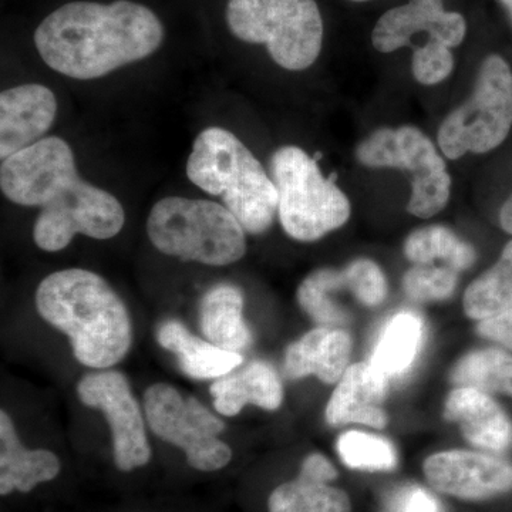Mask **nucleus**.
Masks as SVG:
<instances>
[{"mask_svg":"<svg viewBox=\"0 0 512 512\" xmlns=\"http://www.w3.org/2000/svg\"><path fill=\"white\" fill-rule=\"evenodd\" d=\"M477 333L481 338L493 340L503 348L512 350V308L478 322Z\"/></svg>","mask_w":512,"mask_h":512,"instance_id":"obj_32","label":"nucleus"},{"mask_svg":"<svg viewBox=\"0 0 512 512\" xmlns=\"http://www.w3.org/2000/svg\"><path fill=\"white\" fill-rule=\"evenodd\" d=\"M458 274L446 265H414L403 276V291L414 302L446 301L456 292Z\"/></svg>","mask_w":512,"mask_h":512,"instance_id":"obj_29","label":"nucleus"},{"mask_svg":"<svg viewBox=\"0 0 512 512\" xmlns=\"http://www.w3.org/2000/svg\"><path fill=\"white\" fill-rule=\"evenodd\" d=\"M352 338L346 330L320 326L286 350L285 373L291 379L316 376L323 383H338L349 367Z\"/></svg>","mask_w":512,"mask_h":512,"instance_id":"obj_18","label":"nucleus"},{"mask_svg":"<svg viewBox=\"0 0 512 512\" xmlns=\"http://www.w3.org/2000/svg\"><path fill=\"white\" fill-rule=\"evenodd\" d=\"M340 292L352 293L366 308H377L386 301L389 285L375 261L360 258L343 268H322L306 276L299 285L298 302L320 326L345 325L350 313L336 301Z\"/></svg>","mask_w":512,"mask_h":512,"instance_id":"obj_12","label":"nucleus"},{"mask_svg":"<svg viewBox=\"0 0 512 512\" xmlns=\"http://www.w3.org/2000/svg\"><path fill=\"white\" fill-rule=\"evenodd\" d=\"M299 477L303 480L313 481V483L329 484L330 481L336 480L338 477V470L328 458L322 454L313 453L303 460Z\"/></svg>","mask_w":512,"mask_h":512,"instance_id":"obj_33","label":"nucleus"},{"mask_svg":"<svg viewBox=\"0 0 512 512\" xmlns=\"http://www.w3.org/2000/svg\"><path fill=\"white\" fill-rule=\"evenodd\" d=\"M164 28L153 10L131 0L70 2L60 6L35 32L43 62L77 80L106 76L147 59L161 46Z\"/></svg>","mask_w":512,"mask_h":512,"instance_id":"obj_2","label":"nucleus"},{"mask_svg":"<svg viewBox=\"0 0 512 512\" xmlns=\"http://www.w3.org/2000/svg\"><path fill=\"white\" fill-rule=\"evenodd\" d=\"M420 35L456 49L467 36L466 18L448 12L444 0H409L380 16L373 28L372 45L377 52L393 53L410 47L414 37Z\"/></svg>","mask_w":512,"mask_h":512,"instance_id":"obj_14","label":"nucleus"},{"mask_svg":"<svg viewBox=\"0 0 512 512\" xmlns=\"http://www.w3.org/2000/svg\"><path fill=\"white\" fill-rule=\"evenodd\" d=\"M463 305L468 318L478 322L512 308V241L498 261L468 286Z\"/></svg>","mask_w":512,"mask_h":512,"instance_id":"obj_25","label":"nucleus"},{"mask_svg":"<svg viewBox=\"0 0 512 512\" xmlns=\"http://www.w3.org/2000/svg\"><path fill=\"white\" fill-rule=\"evenodd\" d=\"M389 382L369 362L349 366L330 396L326 421L333 427L356 423L384 429L389 421L383 409Z\"/></svg>","mask_w":512,"mask_h":512,"instance_id":"obj_16","label":"nucleus"},{"mask_svg":"<svg viewBox=\"0 0 512 512\" xmlns=\"http://www.w3.org/2000/svg\"><path fill=\"white\" fill-rule=\"evenodd\" d=\"M210 393L217 412L227 417L237 416L247 404L274 412L284 400V389L278 373L261 360L249 363L238 375L222 376L215 380Z\"/></svg>","mask_w":512,"mask_h":512,"instance_id":"obj_20","label":"nucleus"},{"mask_svg":"<svg viewBox=\"0 0 512 512\" xmlns=\"http://www.w3.org/2000/svg\"><path fill=\"white\" fill-rule=\"evenodd\" d=\"M60 461L47 450H28L19 440L9 414L0 412V494L30 493L36 485L55 480Z\"/></svg>","mask_w":512,"mask_h":512,"instance_id":"obj_19","label":"nucleus"},{"mask_svg":"<svg viewBox=\"0 0 512 512\" xmlns=\"http://www.w3.org/2000/svg\"><path fill=\"white\" fill-rule=\"evenodd\" d=\"M384 512H443L430 491L420 485H403L387 497Z\"/></svg>","mask_w":512,"mask_h":512,"instance_id":"obj_31","label":"nucleus"},{"mask_svg":"<svg viewBox=\"0 0 512 512\" xmlns=\"http://www.w3.org/2000/svg\"><path fill=\"white\" fill-rule=\"evenodd\" d=\"M356 158L372 170L407 171L412 175V194L407 212L431 218L447 207L451 175L446 161L423 131L413 126L383 127L373 131L356 147Z\"/></svg>","mask_w":512,"mask_h":512,"instance_id":"obj_9","label":"nucleus"},{"mask_svg":"<svg viewBox=\"0 0 512 512\" xmlns=\"http://www.w3.org/2000/svg\"><path fill=\"white\" fill-rule=\"evenodd\" d=\"M404 256L414 265L450 266L461 272L476 262V249L444 225H430L413 231L404 241Z\"/></svg>","mask_w":512,"mask_h":512,"instance_id":"obj_24","label":"nucleus"},{"mask_svg":"<svg viewBox=\"0 0 512 512\" xmlns=\"http://www.w3.org/2000/svg\"><path fill=\"white\" fill-rule=\"evenodd\" d=\"M424 339V323L413 312H400L384 325L369 363L387 379L409 372L419 356Z\"/></svg>","mask_w":512,"mask_h":512,"instance_id":"obj_23","label":"nucleus"},{"mask_svg":"<svg viewBox=\"0 0 512 512\" xmlns=\"http://www.w3.org/2000/svg\"><path fill=\"white\" fill-rule=\"evenodd\" d=\"M80 402L106 414L113 433L114 461L120 471H133L150 461L143 414L130 384L116 370L90 373L77 384Z\"/></svg>","mask_w":512,"mask_h":512,"instance_id":"obj_11","label":"nucleus"},{"mask_svg":"<svg viewBox=\"0 0 512 512\" xmlns=\"http://www.w3.org/2000/svg\"><path fill=\"white\" fill-rule=\"evenodd\" d=\"M147 234L163 254L198 264L231 265L247 252L241 222L214 201L163 198L151 208Z\"/></svg>","mask_w":512,"mask_h":512,"instance_id":"obj_5","label":"nucleus"},{"mask_svg":"<svg viewBox=\"0 0 512 512\" xmlns=\"http://www.w3.org/2000/svg\"><path fill=\"white\" fill-rule=\"evenodd\" d=\"M244 295L235 285L218 284L202 296L200 328L208 342L218 348L241 352L252 343L251 330L244 322Z\"/></svg>","mask_w":512,"mask_h":512,"instance_id":"obj_22","label":"nucleus"},{"mask_svg":"<svg viewBox=\"0 0 512 512\" xmlns=\"http://www.w3.org/2000/svg\"><path fill=\"white\" fill-rule=\"evenodd\" d=\"M227 23L237 39L264 45L289 72L309 69L322 52L325 29L316 0H228Z\"/></svg>","mask_w":512,"mask_h":512,"instance_id":"obj_7","label":"nucleus"},{"mask_svg":"<svg viewBox=\"0 0 512 512\" xmlns=\"http://www.w3.org/2000/svg\"><path fill=\"white\" fill-rule=\"evenodd\" d=\"M511 128V66L504 57L490 55L478 69L470 97L441 121L437 141L444 157L458 160L500 147Z\"/></svg>","mask_w":512,"mask_h":512,"instance_id":"obj_8","label":"nucleus"},{"mask_svg":"<svg viewBox=\"0 0 512 512\" xmlns=\"http://www.w3.org/2000/svg\"><path fill=\"white\" fill-rule=\"evenodd\" d=\"M0 188L9 201L40 208L33 228L37 247L62 251L74 235L116 237L126 222L121 202L82 180L72 147L59 137H45L2 160Z\"/></svg>","mask_w":512,"mask_h":512,"instance_id":"obj_1","label":"nucleus"},{"mask_svg":"<svg viewBox=\"0 0 512 512\" xmlns=\"http://www.w3.org/2000/svg\"><path fill=\"white\" fill-rule=\"evenodd\" d=\"M187 175L202 191L221 197L248 234H264L274 224L279 204L274 180L231 131L210 127L198 134Z\"/></svg>","mask_w":512,"mask_h":512,"instance_id":"obj_4","label":"nucleus"},{"mask_svg":"<svg viewBox=\"0 0 512 512\" xmlns=\"http://www.w3.org/2000/svg\"><path fill=\"white\" fill-rule=\"evenodd\" d=\"M349 2H353V3H365V2H370V0H349Z\"/></svg>","mask_w":512,"mask_h":512,"instance_id":"obj_36","label":"nucleus"},{"mask_svg":"<svg viewBox=\"0 0 512 512\" xmlns=\"http://www.w3.org/2000/svg\"><path fill=\"white\" fill-rule=\"evenodd\" d=\"M423 473L434 490L460 500H487L512 490V464L477 451L448 450L427 457Z\"/></svg>","mask_w":512,"mask_h":512,"instance_id":"obj_13","label":"nucleus"},{"mask_svg":"<svg viewBox=\"0 0 512 512\" xmlns=\"http://www.w3.org/2000/svg\"><path fill=\"white\" fill-rule=\"evenodd\" d=\"M336 450L340 460L353 470L390 471L397 464L396 450L389 440L363 431L343 433Z\"/></svg>","mask_w":512,"mask_h":512,"instance_id":"obj_28","label":"nucleus"},{"mask_svg":"<svg viewBox=\"0 0 512 512\" xmlns=\"http://www.w3.org/2000/svg\"><path fill=\"white\" fill-rule=\"evenodd\" d=\"M501 5L507 10L508 16H510L512 22V0H500Z\"/></svg>","mask_w":512,"mask_h":512,"instance_id":"obj_35","label":"nucleus"},{"mask_svg":"<svg viewBox=\"0 0 512 512\" xmlns=\"http://www.w3.org/2000/svg\"><path fill=\"white\" fill-rule=\"evenodd\" d=\"M55 93L42 84H22L0 94V158L45 138L55 123Z\"/></svg>","mask_w":512,"mask_h":512,"instance_id":"obj_15","label":"nucleus"},{"mask_svg":"<svg viewBox=\"0 0 512 512\" xmlns=\"http://www.w3.org/2000/svg\"><path fill=\"white\" fill-rule=\"evenodd\" d=\"M39 315L70 339L84 366L109 369L126 357L133 332L126 305L109 282L87 269L46 276L36 291Z\"/></svg>","mask_w":512,"mask_h":512,"instance_id":"obj_3","label":"nucleus"},{"mask_svg":"<svg viewBox=\"0 0 512 512\" xmlns=\"http://www.w3.org/2000/svg\"><path fill=\"white\" fill-rule=\"evenodd\" d=\"M454 70L453 49L431 43L414 50L412 73L414 80L423 86H434L447 80Z\"/></svg>","mask_w":512,"mask_h":512,"instance_id":"obj_30","label":"nucleus"},{"mask_svg":"<svg viewBox=\"0 0 512 512\" xmlns=\"http://www.w3.org/2000/svg\"><path fill=\"white\" fill-rule=\"evenodd\" d=\"M144 413L153 433L180 447L195 470L210 473L231 461V448L218 437L225 429L224 421L194 397L185 399L170 384H153L144 394Z\"/></svg>","mask_w":512,"mask_h":512,"instance_id":"obj_10","label":"nucleus"},{"mask_svg":"<svg viewBox=\"0 0 512 512\" xmlns=\"http://www.w3.org/2000/svg\"><path fill=\"white\" fill-rule=\"evenodd\" d=\"M500 225L507 234L512 235V194L500 210Z\"/></svg>","mask_w":512,"mask_h":512,"instance_id":"obj_34","label":"nucleus"},{"mask_svg":"<svg viewBox=\"0 0 512 512\" xmlns=\"http://www.w3.org/2000/svg\"><path fill=\"white\" fill-rule=\"evenodd\" d=\"M450 379L457 387L512 397V355L494 348L474 350L458 360Z\"/></svg>","mask_w":512,"mask_h":512,"instance_id":"obj_26","label":"nucleus"},{"mask_svg":"<svg viewBox=\"0 0 512 512\" xmlns=\"http://www.w3.org/2000/svg\"><path fill=\"white\" fill-rule=\"evenodd\" d=\"M282 228L299 242H315L342 228L352 214L349 198L323 177L315 158L296 146L278 148L271 158Z\"/></svg>","mask_w":512,"mask_h":512,"instance_id":"obj_6","label":"nucleus"},{"mask_svg":"<svg viewBox=\"0 0 512 512\" xmlns=\"http://www.w3.org/2000/svg\"><path fill=\"white\" fill-rule=\"evenodd\" d=\"M444 419L456 423L468 443L503 453L512 447V421L488 393L456 387L444 404Z\"/></svg>","mask_w":512,"mask_h":512,"instance_id":"obj_17","label":"nucleus"},{"mask_svg":"<svg viewBox=\"0 0 512 512\" xmlns=\"http://www.w3.org/2000/svg\"><path fill=\"white\" fill-rule=\"evenodd\" d=\"M157 340L164 349L177 356L181 370L191 379H220L244 362L238 352L218 348L208 340L197 338L178 320L161 323Z\"/></svg>","mask_w":512,"mask_h":512,"instance_id":"obj_21","label":"nucleus"},{"mask_svg":"<svg viewBox=\"0 0 512 512\" xmlns=\"http://www.w3.org/2000/svg\"><path fill=\"white\" fill-rule=\"evenodd\" d=\"M268 508L269 512H352V503L340 488L298 477L275 488Z\"/></svg>","mask_w":512,"mask_h":512,"instance_id":"obj_27","label":"nucleus"}]
</instances>
